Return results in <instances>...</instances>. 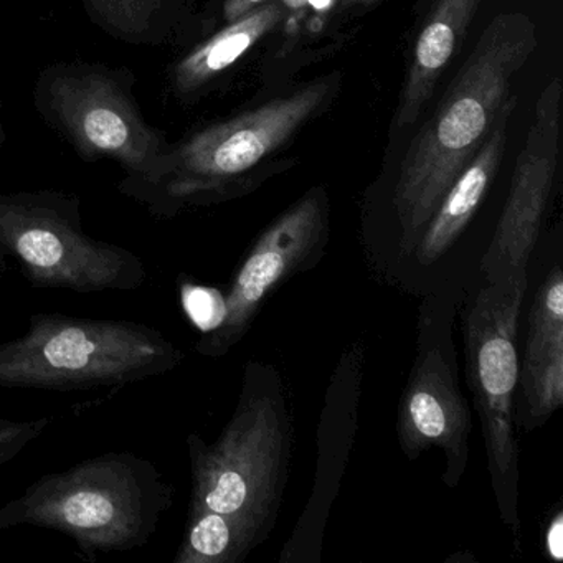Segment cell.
<instances>
[{"label": "cell", "mask_w": 563, "mask_h": 563, "mask_svg": "<svg viewBox=\"0 0 563 563\" xmlns=\"http://www.w3.org/2000/svg\"><path fill=\"white\" fill-rule=\"evenodd\" d=\"M563 407V272L549 269L527 316L519 361L516 427L536 431Z\"/></svg>", "instance_id": "4fadbf2b"}, {"label": "cell", "mask_w": 563, "mask_h": 563, "mask_svg": "<svg viewBox=\"0 0 563 563\" xmlns=\"http://www.w3.org/2000/svg\"><path fill=\"white\" fill-rule=\"evenodd\" d=\"M329 217L328 194L316 187L263 230L233 276L223 321L197 341V354L210 358L229 354L283 283L321 263L328 250Z\"/></svg>", "instance_id": "30bf717a"}, {"label": "cell", "mask_w": 563, "mask_h": 563, "mask_svg": "<svg viewBox=\"0 0 563 563\" xmlns=\"http://www.w3.org/2000/svg\"><path fill=\"white\" fill-rule=\"evenodd\" d=\"M283 14L279 2L266 0L235 21L227 22L174 64L169 75L170 93L184 101L202 93L272 32L282 22Z\"/></svg>", "instance_id": "2e32d148"}, {"label": "cell", "mask_w": 563, "mask_h": 563, "mask_svg": "<svg viewBox=\"0 0 563 563\" xmlns=\"http://www.w3.org/2000/svg\"><path fill=\"white\" fill-rule=\"evenodd\" d=\"M51 423V417H38L34 420L0 418V466L15 460V456H19L32 441L37 440Z\"/></svg>", "instance_id": "ffe728a7"}, {"label": "cell", "mask_w": 563, "mask_h": 563, "mask_svg": "<svg viewBox=\"0 0 563 563\" xmlns=\"http://www.w3.org/2000/svg\"><path fill=\"white\" fill-rule=\"evenodd\" d=\"M483 0H434L418 34L395 126H411L423 113L443 71L456 55Z\"/></svg>", "instance_id": "9a60e30c"}, {"label": "cell", "mask_w": 563, "mask_h": 563, "mask_svg": "<svg viewBox=\"0 0 563 563\" xmlns=\"http://www.w3.org/2000/svg\"><path fill=\"white\" fill-rule=\"evenodd\" d=\"M184 308L190 316L197 328L206 332L219 328L225 316V296L217 289L202 288V286H184Z\"/></svg>", "instance_id": "d6986e66"}, {"label": "cell", "mask_w": 563, "mask_h": 563, "mask_svg": "<svg viewBox=\"0 0 563 563\" xmlns=\"http://www.w3.org/2000/svg\"><path fill=\"white\" fill-rule=\"evenodd\" d=\"M9 260L34 288L97 295L147 282L143 258L88 235L80 197L60 190L0 194V262Z\"/></svg>", "instance_id": "8992f818"}, {"label": "cell", "mask_w": 563, "mask_h": 563, "mask_svg": "<svg viewBox=\"0 0 563 563\" xmlns=\"http://www.w3.org/2000/svg\"><path fill=\"white\" fill-rule=\"evenodd\" d=\"M174 500L176 487L153 461L110 451L38 477L0 507V530H57L95 560L150 543Z\"/></svg>", "instance_id": "3957f363"}, {"label": "cell", "mask_w": 563, "mask_h": 563, "mask_svg": "<svg viewBox=\"0 0 563 563\" xmlns=\"http://www.w3.org/2000/svg\"><path fill=\"white\" fill-rule=\"evenodd\" d=\"M536 48L537 29L529 18L496 15L421 128L391 196L401 258H410L444 194L486 140L509 100L514 77Z\"/></svg>", "instance_id": "6da1fadb"}, {"label": "cell", "mask_w": 563, "mask_h": 563, "mask_svg": "<svg viewBox=\"0 0 563 563\" xmlns=\"http://www.w3.org/2000/svg\"><path fill=\"white\" fill-rule=\"evenodd\" d=\"M338 84V77L324 78L289 97L210 124L169 144L146 173L124 177L118 189L159 219L232 199L243 176L322 110Z\"/></svg>", "instance_id": "277c9868"}, {"label": "cell", "mask_w": 563, "mask_h": 563, "mask_svg": "<svg viewBox=\"0 0 563 563\" xmlns=\"http://www.w3.org/2000/svg\"><path fill=\"white\" fill-rule=\"evenodd\" d=\"M4 118H2V93H0V146L5 143Z\"/></svg>", "instance_id": "603a6c76"}, {"label": "cell", "mask_w": 563, "mask_h": 563, "mask_svg": "<svg viewBox=\"0 0 563 563\" xmlns=\"http://www.w3.org/2000/svg\"><path fill=\"white\" fill-rule=\"evenodd\" d=\"M529 279L484 282L464 314V365L483 430L497 512L520 549L517 332Z\"/></svg>", "instance_id": "52a82bcc"}, {"label": "cell", "mask_w": 563, "mask_h": 563, "mask_svg": "<svg viewBox=\"0 0 563 563\" xmlns=\"http://www.w3.org/2000/svg\"><path fill=\"white\" fill-rule=\"evenodd\" d=\"M258 547L232 517L189 510L174 563H240Z\"/></svg>", "instance_id": "ac0fdd59"}, {"label": "cell", "mask_w": 563, "mask_h": 563, "mask_svg": "<svg viewBox=\"0 0 563 563\" xmlns=\"http://www.w3.org/2000/svg\"><path fill=\"white\" fill-rule=\"evenodd\" d=\"M187 450L189 510L232 517L262 545L278 520L291 463L292 417L278 371L249 362L222 433L210 444L190 433Z\"/></svg>", "instance_id": "7a4b0ae2"}, {"label": "cell", "mask_w": 563, "mask_h": 563, "mask_svg": "<svg viewBox=\"0 0 563 563\" xmlns=\"http://www.w3.org/2000/svg\"><path fill=\"white\" fill-rule=\"evenodd\" d=\"M457 296H428L418 316L417 354L398 404L401 453L417 460L431 448L443 454V483L460 486L470 464L471 407L460 387L453 339Z\"/></svg>", "instance_id": "9c48e42d"}, {"label": "cell", "mask_w": 563, "mask_h": 563, "mask_svg": "<svg viewBox=\"0 0 563 563\" xmlns=\"http://www.w3.org/2000/svg\"><path fill=\"white\" fill-rule=\"evenodd\" d=\"M562 85L553 80L540 95L536 118L517 157L509 197L481 260L484 282L529 279V263L552 199L559 164Z\"/></svg>", "instance_id": "8fae6325"}, {"label": "cell", "mask_w": 563, "mask_h": 563, "mask_svg": "<svg viewBox=\"0 0 563 563\" xmlns=\"http://www.w3.org/2000/svg\"><path fill=\"white\" fill-rule=\"evenodd\" d=\"M186 352L153 325L35 312L27 332L0 344V387L87 391L169 374Z\"/></svg>", "instance_id": "5b68a950"}, {"label": "cell", "mask_w": 563, "mask_h": 563, "mask_svg": "<svg viewBox=\"0 0 563 563\" xmlns=\"http://www.w3.org/2000/svg\"><path fill=\"white\" fill-rule=\"evenodd\" d=\"M126 67L60 62L38 75L34 104L87 163L111 159L126 176L146 173L167 150L166 133L147 123Z\"/></svg>", "instance_id": "ba28073f"}, {"label": "cell", "mask_w": 563, "mask_h": 563, "mask_svg": "<svg viewBox=\"0 0 563 563\" xmlns=\"http://www.w3.org/2000/svg\"><path fill=\"white\" fill-rule=\"evenodd\" d=\"M514 107H516L514 98L512 100L509 98L503 104L486 140L444 194L443 200L424 227L408 260H415L420 266L434 265L463 235L483 203L484 197L489 192L490 184L503 163L507 124Z\"/></svg>", "instance_id": "5bb4252c"}, {"label": "cell", "mask_w": 563, "mask_h": 563, "mask_svg": "<svg viewBox=\"0 0 563 563\" xmlns=\"http://www.w3.org/2000/svg\"><path fill=\"white\" fill-rule=\"evenodd\" d=\"M545 550L549 559L553 562H562L563 559V512L562 509L556 510L550 519L549 527L545 532Z\"/></svg>", "instance_id": "44dd1931"}, {"label": "cell", "mask_w": 563, "mask_h": 563, "mask_svg": "<svg viewBox=\"0 0 563 563\" xmlns=\"http://www.w3.org/2000/svg\"><path fill=\"white\" fill-rule=\"evenodd\" d=\"M365 349L354 342L342 352L329 382L318 428V463L312 493L288 542L282 563H319L322 559L325 523L339 496L342 476L351 460L357 433V411L364 382Z\"/></svg>", "instance_id": "7c38bea8"}, {"label": "cell", "mask_w": 563, "mask_h": 563, "mask_svg": "<svg viewBox=\"0 0 563 563\" xmlns=\"http://www.w3.org/2000/svg\"><path fill=\"white\" fill-rule=\"evenodd\" d=\"M91 24L114 41L164 45L187 29L189 0H80Z\"/></svg>", "instance_id": "e0dca14e"}, {"label": "cell", "mask_w": 563, "mask_h": 563, "mask_svg": "<svg viewBox=\"0 0 563 563\" xmlns=\"http://www.w3.org/2000/svg\"><path fill=\"white\" fill-rule=\"evenodd\" d=\"M263 2H266V0H222L223 22L227 24V22L235 21L236 18L246 14Z\"/></svg>", "instance_id": "7402d4cb"}, {"label": "cell", "mask_w": 563, "mask_h": 563, "mask_svg": "<svg viewBox=\"0 0 563 563\" xmlns=\"http://www.w3.org/2000/svg\"><path fill=\"white\" fill-rule=\"evenodd\" d=\"M375 2V0H344V4L347 5H368Z\"/></svg>", "instance_id": "cb8c5ba5"}]
</instances>
